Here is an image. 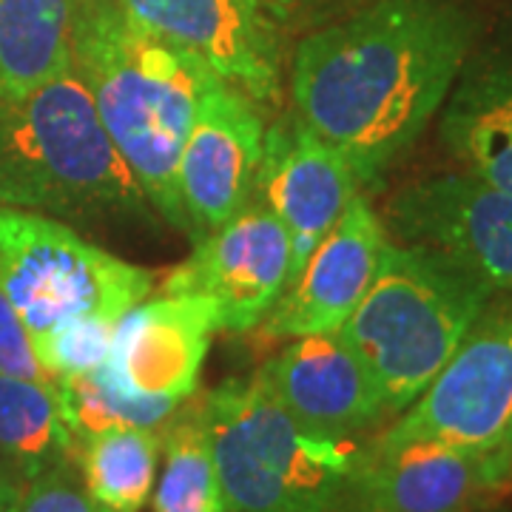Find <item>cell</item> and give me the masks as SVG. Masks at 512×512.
<instances>
[{"mask_svg":"<svg viewBox=\"0 0 512 512\" xmlns=\"http://www.w3.org/2000/svg\"><path fill=\"white\" fill-rule=\"evenodd\" d=\"M83 0H0V106L72 69Z\"/></svg>","mask_w":512,"mask_h":512,"instance_id":"18","label":"cell"},{"mask_svg":"<svg viewBox=\"0 0 512 512\" xmlns=\"http://www.w3.org/2000/svg\"><path fill=\"white\" fill-rule=\"evenodd\" d=\"M217 313L200 296L160 293L114 322L106 373L131 396L183 404L197 393Z\"/></svg>","mask_w":512,"mask_h":512,"instance_id":"15","label":"cell"},{"mask_svg":"<svg viewBox=\"0 0 512 512\" xmlns=\"http://www.w3.org/2000/svg\"><path fill=\"white\" fill-rule=\"evenodd\" d=\"M512 427V296L481 311L453 356L373 444L498 450Z\"/></svg>","mask_w":512,"mask_h":512,"instance_id":"7","label":"cell"},{"mask_svg":"<svg viewBox=\"0 0 512 512\" xmlns=\"http://www.w3.org/2000/svg\"><path fill=\"white\" fill-rule=\"evenodd\" d=\"M256 376L293 419L328 439L353 441L390 416L370 370L339 330L296 336Z\"/></svg>","mask_w":512,"mask_h":512,"instance_id":"16","label":"cell"},{"mask_svg":"<svg viewBox=\"0 0 512 512\" xmlns=\"http://www.w3.org/2000/svg\"><path fill=\"white\" fill-rule=\"evenodd\" d=\"M473 35L453 0H373L296 46L291 111L373 185L439 114Z\"/></svg>","mask_w":512,"mask_h":512,"instance_id":"1","label":"cell"},{"mask_svg":"<svg viewBox=\"0 0 512 512\" xmlns=\"http://www.w3.org/2000/svg\"><path fill=\"white\" fill-rule=\"evenodd\" d=\"M160 430L114 427L80 441V478L94 501L109 512H140L154 490Z\"/></svg>","mask_w":512,"mask_h":512,"instance_id":"20","label":"cell"},{"mask_svg":"<svg viewBox=\"0 0 512 512\" xmlns=\"http://www.w3.org/2000/svg\"><path fill=\"white\" fill-rule=\"evenodd\" d=\"M390 239L450 256L498 296H512V194L470 174L402 188L382 217Z\"/></svg>","mask_w":512,"mask_h":512,"instance_id":"10","label":"cell"},{"mask_svg":"<svg viewBox=\"0 0 512 512\" xmlns=\"http://www.w3.org/2000/svg\"><path fill=\"white\" fill-rule=\"evenodd\" d=\"M387 242L384 220L356 194L259 322L265 336L296 339L342 328L370 288Z\"/></svg>","mask_w":512,"mask_h":512,"instance_id":"14","label":"cell"},{"mask_svg":"<svg viewBox=\"0 0 512 512\" xmlns=\"http://www.w3.org/2000/svg\"><path fill=\"white\" fill-rule=\"evenodd\" d=\"M77 447L63 419L57 382L0 376V461H6L20 481L69 464Z\"/></svg>","mask_w":512,"mask_h":512,"instance_id":"19","label":"cell"},{"mask_svg":"<svg viewBox=\"0 0 512 512\" xmlns=\"http://www.w3.org/2000/svg\"><path fill=\"white\" fill-rule=\"evenodd\" d=\"M12 512H109L94 501L83 487V478L74 476L72 461L57 464L40 476L23 478L18 484Z\"/></svg>","mask_w":512,"mask_h":512,"instance_id":"24","label":"cell"},{"mask_svg":"<svg viewBox=\"0 0 512 512\" xmlns=\"http://www.w3.org/2000/svg\"><path fill=\"white\" fill-rule=\"evenodd\" d=\"M0 376H18L35 382H55L37 362L32 336L20 322L15 305L0 291Z\"/></svg>","mask_w":512,"mask_h":512,"instance_id":"25","label":"cell"},{"mask_svg":"<svg viewBox=\"0 0 512 512\" xmlns=\"http://www.w3.org/2000/svg\"><path fill=\"white\" fill-rule=\"evenodd\" d=\"M512 484L498 450L476 453L441 444H370L359 453L345 512H467L487 504Z\"/></svg>","mask_w":512,"mask_h":512,"instance_id":"12","label":"cell"},{"mask_svg":"<svg viewBox=\"0 0 512 512\" xmlns=\"http://www.w3.org/2000/svg\"><path fill=\"white\" fill-rule=\"evenodd\" d=\"M225 512H339L359 461L353 441L313 433L251 379L202 399Z\"/></svg>","mask_w":512,"mask_h":512,"instance_id":"5","label":"cell"},{"mask_svg":"<svg viewBox=\"0 0 512 512\" xmlns=\"http://www.w3.org/2000/svg\"><path fill=\"white\" fill-rule=\"evenodd\" d=\"M493 296L490 285L450 256L390 239L370 288L339 333L370 370L387 413L399 416Z\"/></svg>","mask_w":512,"mask_h":512,"instance_id":"4","label":"cell"},{"mask_svg":"<svg viewBox=\"0 0 512 512\" xmlns=\"http://www.w3.org/2000/svg\"><path fill=\"white\" fill-rule=\"evenodd\" d=\"M15 495H18V481H12L9 473L0 470V512H12Z\"/></svg>","mask_w":512,"mask_h":512,"instance_id":"27","label":"cell"},{"mask_svg":"<svg viewBox=\"0 0 512 512\" xmlns=\"http://www.w3.org/2000/svg\"><path fill=\"white\" fill-rule=\"evenodd\" d=\"M262 143L265 123L256 103L208 74L177 163V194L191 237L211 234L254 197Z\"/></svg>","mask_w":512,"mask_h":512,"instance_id":"11","label":"cell"},{"mask_svg":"<svg viewBox=\"0 0 512 512\" xmlns=\"http://www.w3.org/2000/svg\"><path fill=\"white\" fill-rule=\"evenodd\" d=\"M0 205L55 220L143 217L151 205L74 69L0 106Z\"/></svg>","mask_w":512,"mask_h":512,"instance_id":"3","label":"cell"},{"mask_svg":"<svg viewBox=\"0 0 512 512\" xmlns=\"http://www.w3.org/2000/svg\"><path fill=\"white\" fill-rule=\"evenodd\" d=\"M439 114L441 143L464 174L512 194V63L458 74Z\"/></svg>","mask_w":512,"mask_h":512,"instance_id":"17","label":"cell"},{"mask_svg":"<svg viewBox=\"0 0 512 512\" xmlns=\"http://www.w3.org/2000/svg\"><path fill=\"white\" fill-rule=\"evenodd\" d=\"M288 279V231L251 197L231 220L197 239L194 254L168 274L163 293L200 296L217 313V328L245 333L265 319Z\"/></svg>","mask_w":512,"mask_h":512,"instance_id":"9","label":"cell"},{"mask_svg":"<svg viewBox=\"0 0 512 512\" xmlns=\"http://www.w3.org/2000/svg\"><path fill=\"white\" fill-rule=\"evenodd\" d=\"M111 339H114V322L83 316L66 322L60 328L49 330L43 336L32 339L37 362L52 379L77 376V373H92L97 367L109 362Z\"/></svg>","mask_w":512,"mask_h":512,"instance_id":"23","label":"cell"},{"mask_svg":"<svg viewBox=\"0 0 512 512\" xmlns=\"http://www.w3.org/2000/svg\"><path fill=\"white\" fill-rule=\"evenodd\" d=\"M356 194L359 180L348 160L293 111L265 128L254 197L288 231L291 279Z\"/></svg>","mask_w":512,"mask_h":512,"instance_id":"13","label":"cell"},{"mask_svg":"<svg viewBox=\"0 0 512 512\" xmlns=\"http://www.w3.org/2000/svg\"><path fill=\"white\" fill-rule=\"evenodd\" d=\"M163 441L165 464L154 490V512H225L202 399L188 404V410L177 407L165 421Z\"/></svg>","mask_w":512,"mask_h":512,"instance_id":"21","label":"cell"},{"mask_svg":"<svg viewBox=\"0 0 512 512\" xmlns=\"http://www.w3.org/2000/svg\"><path fill=\"white\" fill-rule=\"evenodd\" d=\"M72 69L148 202L171 225L191 234L177 194V163L211 69L148 35L117 0L80 3Z\"/></svg>","mask_w":512,"mask_h":512,"instance_id":"2","label":"cell"},{"mask_svg":"<svg viewBox=\"0 0 512 512\" xmlns=\"http://www.w3.org/2000/svg\"><path fill=\"white\" fill-rule=\"evenodd\" d=\"M268 6H271V12H274L276 18L285 20V18H299V15H308L313 9H322L325 3L330 0H265Z\"/></svg>","mask_w":512,"mask_h":512,"instance_id":"26","label":"cell"},{"mask_svg":"<svg viewBox=\"0 0 512 512\" xmlns=\"http://www.w3.org/2000/svg\"><path fill=\"white\" fill-rule=\"evenodd\" d=\"M0 291L37 339L83 316L117 322L151 296L154 274L55 217L0 205Z\"/></svg>","mask_w":512,"mask_h":512,"instance_id":"6","label":"cell"},{"mask_svg":"<svg viewBox=\"0 0 512 512\" xmlns=\"http://www.w3.org/2000/svg\"><path fill=\"white\" fill-rule=\"evenodd\" d=\"M148 35L202 60L256 106L282 94L285 46L265 0H117Z\"/></svg>","mask_w":512,"mask_h":512,"instance_id":"8","label":"cell"},{"mask_svg":"<svg viewBox=\"0 0 512 512\" xmlns=\"http://www.w3.org/2000/svg\"><path fill=\"white\" fill-rule=\"evenodd\" d=\"M57 393H60L63 419L69 424L77 444L94 433L114 430V427L160 430L180 407V402H171V399L131 396L111 379L106 367L57 379Z\"/></svg>","mask_w":512,"mask_h":512,"instance_id":"22","label":"cell"},{"mask_svg":"<svg viewBox=\"0 0 512 512\" xmlns=\"http://www.w3.org/2000/svg\"><path fill=\"white\" fill-rule=\"evenodd\" d=\"M501 453H504V458H507V464H510V473H512V427H510V433H507V439H504V444H501Z\"/></svg>","mask_w":512,"mask_h":512,"instance_id":"28","label":"cell"}]
</instances>
